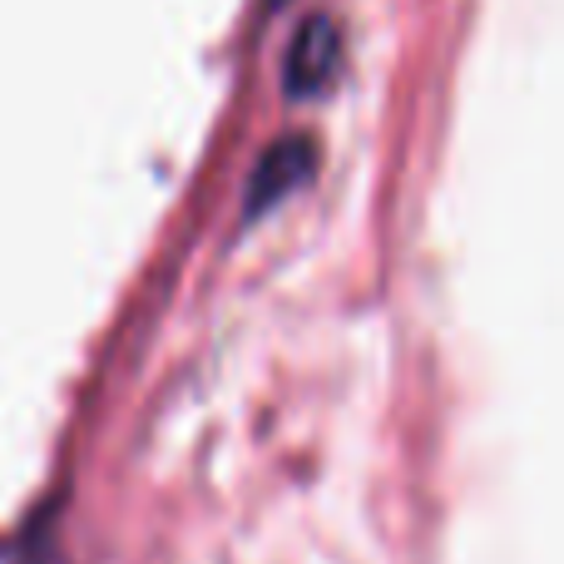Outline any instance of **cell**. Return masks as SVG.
Listing matches in <instances>:
<instances>
[{
  "label": "cell",
  "mask_w": 564,
  "mask_h": 564,
  "mask_svg": "<svg viewBox=\"0 0 564 564\" xmlns=\"http://www.w3.org/2000/svg\"><path fill=\"white\" fill-rule=\"evenodd\" d=\"M337 59H341L337 25L322 15L302 20V30L288 45V59H282V85H288V95H297V99L322 95V89L332 85V75H337Z\"/></svg>",
  "instance_id": "cell-1"
},
{
  "label": "cell",
  "mask_w": 564,
  "mask_h": 564,
  "mask_svg": "<svg viewBox=\"0 0 564 564\" xmlns=\"http://www.w3.org/2000/svg\"><path fill=\"white\" fill-rule=\"evenodd\" d=\"M307 174H312V144L307 139H288V144L268 149V159L253 174V188H248V194H253V214H263L268 204L288 198L297 184H307Z\"/></svg>",
  "instance_id": "cell-2"
}]
</instances>
